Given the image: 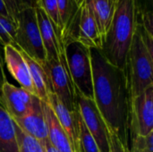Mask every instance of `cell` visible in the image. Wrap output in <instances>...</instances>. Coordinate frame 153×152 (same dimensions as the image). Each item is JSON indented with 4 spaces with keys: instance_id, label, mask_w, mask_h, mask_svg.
<instances>
[{
    "instance_id": "1",
    "label": "cell",
    "mask_w": 153,
    "mask_h": 152,
    "mask_svg": "<svg viewBox=\"0 0 153 152\" xmlns=\"http://www.w3.org/2000/svg\"><path fill=\"white\" fill-rule=\"evenodd\" d=\"M93 99L108 130L127 148L130 95L126 73L110 64L100 49L90 48Z\"/></svg>"
},
{
    "instance_id": "2",
    "label": "cell",
    "mask_w": 153,
    "mask_h": 152,
    "mask_svg": "<svg viewBox=\"0 0 153 152\" xmlns=\"http://www.w3.org/2000/svg\"><path fill=\"white\" fill-rule=\"evenodd\" d=\"M136 22L137 0H117L100 50L110 64L125 72Z\"/></svg>"
},
{
    "instance_id": "3",
    "label": "cell",
    "mask_w": 153,
    "mask_h": 152,
    "mask_svg": "<svg viewBox=\"0 0 153 152\" xmlns=\"http://www.w3.org/2000/svg\"><path fill=\"white\" fill-rule=\"evenodd\" d=\"M126 73L130 99L153 87V36L138 22L127 56Z\"/></svg>"
},
{
    "instance_id": "4",
    "label": "cell",
    "mask_w": 153,
    "mask_h": 152,
    "mask_svg": "<svg viewBox=\"0 0 153 152\" xmlns=\"http://www.w3.org/2000/svg\"><path fill=\"white\" fill-rule=\"evenodd\" d=\"M64 50L74 90L86 98L93 99L90 48L76 40H73L65 44Z\"/></svg>"
},
{
    "instance_id": "5",
    "label": "cell",
    "mask_w": 153,
    "mask_h": 152,
    "mask_svg": "<svg viewBox=\"0 0 153 152\" xmlns=\"http://www.w3.org/2000/svg\"><path fill=\"white\" fill-rule=\"evenodd\" d=\"M14 45L30 57L44 65L46 52L40 37L35 7H25L16 16Z\"/></svg>"
},
{
    "instance_id": "6",
    "label": "cell",
    "mask_w": 153,
    "mask_h": 152,
    "mask_svg": "<svg viewBox=\"0 0 153 152\" xmlns=\"http://www.w3.org/2000/svg\"><path fill=\"white\" fill-rule=\"evenodd\" d=\"M153 132V87L131 98L127 125L128 141L136 135L146 136Z\"/></svg>"
},
{
    "instance_id": "7",
    "label": "cell",
    "mask_w": 153,
    "mask_h": 152,
    "mask_svg": "<svg viewBox=\"0 0 153 152\" xmlns=\"http://www.w3.org/2000/svg\"><path fill=\"white\" fill-rule=\"evenodd\" d=\"M75 99L81 117L94 139L100 152H109V130L100 115L94 99L75 90Z\"/></svg>"
},
{
    "instance_id": "8",
    "label": "cell",
    "mask_w": 153,
    "mask_h": 152,
    "mask_svg": "<svg viewBox=\"0 0 153 152\" xmlns=\"http://www.w3.org/2000/svg\"><path fill=\"white\" fill-rule=\"evenodd\" d=\"M41 65L48 78L49 92L54 93L71 112H74L77 109L75 90L67 69L59 60H46Z\"/></svg>"
},
{
    "instance_id": "9",
    "label": "cell",
    "mask_w": 153,
    "mask_h": 152,
    "mask_svg": "<svg viewBox=\"0 0 153 152\" xmlns=\"http://www.w3.org/2000/svg\"><path fill=\"white\" fill-rule=\"evenodd\" d=\"M33 96L26 90L16 87L6 81L2 88L0 103L12 119H16L24 116L29 112Z\"/></svg>"
},
{
    "instance_id": "10",
    "label": "cell",
    "mask_w": 153,
    "mask_h": 152,
    "mask_svg": "<svg viewBox=\"0 0 153 152\" xmlns=\"http://www.w3.org/2000/svg\"><path fill=\"white\" fill-rule=\"evenodd\" d=\"M79 1V19L77 23L76 41L88 48L101 49L102 38L87 0Z\"/></svg>"
},
{
    "instance_id": "11",
    "label": "cell",
    "mask_w": 153,
    "mask_h": 152,
    "mask_svg": "<svg viewBox=\"0 0 153 152\" xmlns=\"http://www.w3.org/2000/svg\"><path fill=\"white\" fill-rule=\"evenodd\" d=\"M13 123L23 132L35 139L44 142L48 140V127L42 107V100L33 96L29 112L22 117L13 119Z\"/></svg>"
},
{
    "instance_id": "12",
    "label": "cell",
    "mask_w": 153,
    "mask_h": 152,
    "mask_svg": "<svg viewBox=\"0 0 153 152\" xmlns=\"http://www.w3.org/2000/svg\"><path fill=\"white\" fill-rule=\"evenodd\" d=\"M60 19V29L57 38L61 47L67 42L76 40L77 23L79 19V1L56 0Z\"/></svg>"
},
{
    "instance_id": "13",
    "label": "cell",
    "mask_w": 153,
    "mask_h": 152,
    "mask_svg": "<svg viewBox=\"0 0 153 152\" xmlns=\"http://www.w3.org/2000/svg\"><path fill=\"white\" fill-rule=\"evenodd\" d=\"M3 52L4 64L11 75L21 85V88L34 95L29 68L20 49L13 45H6L3 47Z\"/></svg>"
},
{
    "instance_id": "14",
    "label": "cell",
    "mask_w": 153,
    "mask_h": 152,
    "mask_svg": "<svg viewBox=\"0 0 153 152\" xmlns=\"http://www.w3.org/2000/svg\"><path fill=\"white\" fill-rule=\"evenodd\" d=\"M48 102L49 103L62 128L66 133L74 152H80L79 129H78V124L76 120L77 109L74 112H71L61 102V100L52 92L48 93Z\"/></svg>"
},
{
    "instance_id": "15",
    "label": "cell",
    "mask_w": 153,
    "mask_h": 152,
    "mask_svg": "<svg viewBox=\"0 0 153 152\" xmlns=\"http://www.w3.org/2000/svg\"><path fill=\"white\" fill-rule=\"evenodd\" d=\"M41 40L46 52V60H58L59 53L64 50L60 46L53 23L40 7H35Z\"/></svg>"
},
{
    "instance_id": "16",
    "label": "cell",
    "mask_w": 153,
    "mask_h": 152,
    "mask_svg": "<svg viewBox=\"0 0 153 152\" xmlns=\"http://www.w3.org/2000/svg\"><path fill=\"white\" fill-rule=\"evenodd\" d=\"M49 142L60 152H74L72 144L48 101L42 100Z\"/></svg>"
},
{
    "instance_id": "17",
    "label": "cell",
    "mask_w": 153,
    "mask_h": 152,
    "mask_svg": "<svg viewBox=\"0 0 153 152\" xmlns=\"http://www.w3.org/2000/svg\"><path fill=\"white\" fill-rule=\"evenodd\" d=\"M20 51L29 68V73L34 90V95L43 101H48V93H49V85L43 66L39 63L30 57L27 54H25L21 49Z\"/></svg>"
},
{
    "instance_id": "18",
    "label": "cell",
    "mask_w": 153,
    "mask_h": 152,
    "mask_svg": "<svg viewBox=\"0 0 153 152\" xmlns=\"http://www.w3.org/2000/svg\"><path fill=\"white\" fill-rule=\"evenodd\" d=\"M87 3L103 41L111 24L115 7L110 4L109 0H87Z\"/></svg>"
},
{
    "instance_id": "19",
    "label": "cell",
    "mask_w": 153,
    "mask_h": 152,
    "mask_svg": "<svg viewBox=\"0 0 153 152\" xmlns=\"http://www.w3.org/2000/svg\"><path fill=\"white\" fill-rule=\"evenodd\" d=\"M0 152H20L14 123L0 103Z\"/></svg>"
},
{
    "instance_id": "20",
    "label": "cell",
    "mask_w": 153,
    "mask_h": 152,
    "mask_svg": "<svg viewBox=\"0 0 153 152\" xmlns=\"http://www.w3.org/2000/svg\"><path fill=\"white\" fill-rule=\"evenodd\" d=\"M15 133L16 140L18 143V148L20 152H46L43 143L35 139L34 137L29 135L19 128L15 124Z\"/></svg>"
},
{
    "instance_id": "21",
    "label": "cell",
    "mask_w": 153,
    "mask_h": 152,
    "mask_svg": "<svg viewBox=\"0 0 153 152\" xmlns=\"http://www.w3.org/2000/svg\"><path fill=\"white\" fill-rule=\"evenodd\" d=\"M76 120L79 129V147L80 152H100L91 134L86 128L80 112L77 108L76 110Z\"/></svg>"
},
{
    "instance_id": "22",
    "label": "cell",
    "mask_w": 153,
    "mask_h": 152,
    "mask_svg": "<svg viewBox=\"0 0 153 152\" xmlns=\"http://www.w3.org/2000/svg\"><path fill=\"white\" fill-rule=\"evenodd\" d=\"M38 6L43 9V11L46 13V14L53 23L57 36V33L60 29V19L56 0H39Z\"/></svg>"
},
{
    "instance_id": "23",
    "label": "cell",
    "mask_w": 153,
    "mask_h": 152,
    "mask_svg": "<svg viewBox=\"0 0 153 152\" xmlns=\"http://www.w3.org/2000/svg\"><path fill=\"white\" fill-rule=\"evenodd\" d=\"M109 152H128L126 146L120 141L118 136L109 131Z\"/></svg>"
},
{
    "instance_id": "24",
    "label": "cell",
    "mask_w": 153,
    "mask_h": 152,
    "mask_svg": "<svg viewBox=\"0 0 153 152\" xmlns=\"http://www.w3.org/2000/svg\"><path fill=\"white\" fill-rule=\"evenodd\" d=\"M10 16L16 22V16L21 10L25 8L22 0H4Z\"/></svg>"
},
{
    "instance_id": "25",
    "label": "cell",
    "mask_w": 153,
    "mask_h": 152,
    "mask_svg": "<svg viewBox=\"0 0 153 152\" xmlns=\"http://www.w3.org/2000/svg\"><path fill=\"white\" fill-rule=\"evenodd\" d=\"M3 47H2L0 45V101H1V97H2V88H3V85L4 84V82H6L4 71V58H3L4 52L2 53Z\"/></svg>"
},
{
    "instance_id": "26",
    "label": "cell",
    "mask_w": 153,
    "mask_h": 152,
    "mask_svg": "<svg viewBox=\"0 0 153 152\" xmlns=\"http://www.w3.org/2000/svg\"><path fill=\"white\" fill-rule=\"evenodd\" d=\"M0 45L2 47H4L6 45H13L14 46L13 39L7 34V32L4 30V29L3 28L1 23H0Z\"/></svg>"
},
{
    "instance_id": "27",
    "label": "cell",
    "mask_w": 153,
    "mask_h": 152,
    "mask_svg": "<svg viewBox=\"0 0 153 152\" xmlns=\"http://www.w3.org/2000/svg\"><path fill=\"white\" fill-rule=\"evenodd\" d=\"M42 142L43 145H44V148H45L46 152H60L59 151H57V150L49 142L48 139L46 140V141H44V142Z\"/></svg>"
},
{
    "instance_id": "28",
    "label": "cell",
    "mask_w": 153,
    "mask_h": 152,
    "mask_svg": "<svg viewBox=\"0 0 153 152\" xmlns=\"http://www.w3.org/2000/svg\"><path fill=\"white\" fill-rule=\"evenodd\" d=\"M0 16H6V17H11L9 14V12L6 8V5L4 2V0H0ZM12 18V17H11ZM13 19V18H12Z\"/></svg>"
},
{
    "instance_id": "29",
    "label": "cell",
    "mask_w": 153,
    "mask_h": 152,
    "mask_svg": "<svg viewBox=\"0 0 153 152\" xmlns=\"http://www.w3.org/2000/svg\"><path fill=\"white\" fill-rule=\"evenodd\" d=\"M25 7H37L39 0H22Z\"/></svg>"
},
{
    "instance_id": "30",
    "label": "cell",
    "mask_w": 153,
    "mask_h": 152,
    "mask_svg": "<svg viewBox=\"0 0 153 152\" xmlns=\"http://www.w3.org/2000/svg\"><path fill=\"white\" fill-rule=\"evenodd\" d=\"M109 2H110V4L115 7V6H116V4H117V0H109Z\"/></svg>"
},
{
    "instance_id": "31",
    "label": "cell",
    "mask_w": 153,
    "mask_h": 152,
    "mask_svg": "<svg viewBox=\"0 0 153 152\" xmlns=\"http://www.w3.org/2000/svg\"><path fill=\"white\" fill-rule=\"evenodd\" d=\"M77 1H78V0H77Z\"/></svg>"
}]
</instances>
